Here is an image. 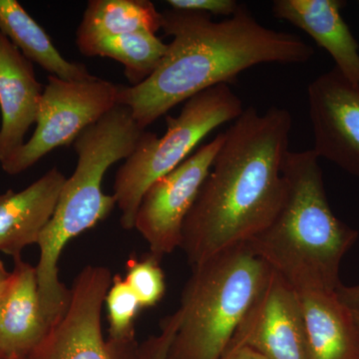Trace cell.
I'll list each match as a JSON object with an SVG mask.
<instances>
[{
  "instance_id": "obj_22",
  "label": "cell",
  "mask_w": 359,
  "mask_h": 359,
  "mask_svg": "<svg viewBox=\"0 0 359 359\" xmlns=\"http://www.w3.org/2000/svg\"><path fill=\"white\" fill-rule=\"evenodd\" d=\"M180 321L181 313L179 309L171 316H166L161 323L160 334L152 335L139 344L136 359H168Z\"/></svg>"
},
{
  "instance_id": "obj_19",
  "label": "cell",
  "mask_w": 359,
  "mask_h": 359,
  "mask_svg": "<svg viewBox=\"0 0 359 359\" xmlns=\"http://www.w3.org/2000/svg\"><path fill=\"white\" fill-rule=\"evenodd\" d=\"M167 47L155 33L141 32L94 40L78 49L83 55L101 56L121 63L131 86H137L159 67Z\"/></svg>"
},
{
  "instance_id": "obj_2",
  "label": "cell",
  "mask_w": 359,
  "mask_h": 359,
  "mask_svg": "<svg viewBox=\"0 0 359 359\" xmlns=\"http://www.w3.org/2000/svg\"><path fill=\"white\" fill-rule=\"evenodd\" d=\"M161 29L172 37L159 67L137 86H121L119 103L145 129L180 103L263 63L302 65L314 49L294 33L262 25L244 4L233 16L214 21L209 14L170 9Z\"/></svg>"
},
{
  "instance_id": "obj_3",
  "label": "cell",
  "mask_w": 359,
  "mask_h": 359,
  "mask_svg": "<svg viewBox=\"0 0 359 359\" xmlns=\"http://www.w3.org/2000/svg\"><path fill=\"white\" fill-rule=\"evenodd\" d=\"M283 176L285 193L280 209L247 244L295 290H337L341 285L340 264L358 231L332 212L313 149L290 151Z\"/></svg>"
},
{
  "instance_id": "obj_5",
  "label": "cell",
  "mask_w": 359,
  "mask_h": 359,
  "mask_svg": "<svg viewBox=\"0 0 359 359\" xmlns=\"http://www.w3.org/2000/svg\"><path fill=\"white\" fill-rule=\"evenodd\" d=\"M271 271L248 244L193 266L168 359L221 358Z\"/></svg>"
},
{
  "instance_id": "obj_14",
  "label": "cell",
  "mask_w": 359,
  "mask_h": 359,
  "mask_svg": "<svg viewBox=\"0 0 359 359\" xmlns=\"http://www.w3.org/2000/svg\"><path fill=\"white\" fill-rule=\"evenodd\" d=\"M66 176L53 167L20 192L0 194V252L21 259L51 221Z\"/></svg>"
},
{
  "instance_id": "obj_7",
  "label": "cell",
  "mask_w": 359,
  "mask_h": 359,
  "mask_svg": "<svg viewBox=\"0 0 359 359\" xmlns=\"http://www.w3.org/2000/svg\"><path fill=\"white\" fill-rule=\"evenodd\" d=\"M122 85L92 75L79 81L49 76L32 138L1 164L8 175L34 166L44 156L74 143L78 136L119 105Z\"/></svg>"
},
{
  "instance_id": "obj_24",
  "label": "cell",
  "mask_w": 359,
  "mask_h": 359,
  "mask_svg": "<svg viewBox=\"0 0 359 359\" xmlns=\"http://www.w3.org/2000/svg\"><path fill=\"white\" fill-rule=\"evenodd\" d=\"M219 359H269L247 346L231 344Z\"/></svg>"
},
{
  "instance_id": "obj_8",
  "label": "cell",
  "mask_w": 359,
  "mask_h": 359,
  "mask_svg": "<svg viewBox=\"0 0 359 359\" xmlns=\"http://www.w3.org/2000/svg\"><path fill=\"white\" fill-rule=\"evenodd\" d=\"M113 276L103 266H85L69 290L67 308L49 327L32 359H136V339H104L102 311Z\"/></svg>"
},
{
  "instance_id": "obj_26",
  "label": "cell",
  "mask_w": 359,
  "mask_h": 359,
  "mask_svg": "<svg viewBox=\"0 0 359 359\" xmlns=\"http://www.w3.org/2000/svg\"><path fill=\"white\" fill-rule=\"evenodd\" d=\"M9 273L11 271H7L6 269V266H4V264L0 261V292L4 289V285H6L7 278H8Z\"/></svg>"
},
{
  "instance_id": "obj_21",
  "label": "cell",
  "mask_w": 359,
  "mask_h": 359,
  "mask_svg": "<svg viewBox=\"0 0 359 359\" xmlns=\"http://www.w3.org/2000/svg\"><path fill=\"white\" fill-rule=\"evenodd\" d=\"M124 280L136 294L142 309L153 308L166 292V280L160 261L151 255L143 259L130 257Z\"/></svg>"
},
{
  "instance_id": "obj_29",
  "label": "cell",
  "mask_w": 359,
  "mask_h": 359,
  "mask_svg": "<svg viewBox=\"0 0 359 359\" xmlns=\"http://www.w3.org/2000/svg\"><path fill=\"white\" fill-rule=\"evenodd\" d=\"M23 359H32V358H23Z\"/></svg>"
},
{
  "instance_id": "obj_28",
  "label": "cell",
  "mask_w": 359,
  "mask_h": 359,
  "mask_svg": "<svg viewBox=\"0 0 359 359\" xmlns=\"http://www.w3.org/2000/svg\"><path fill=\"white\" fill-rule=\"evenodd\" d=\"M0 359H8L6 358V355H4V353H1V351H0Z\"/></svg>"
},
{
  "instance_id": "obj_17",
  "label": "cell",
  "mask_w": 359,
  "mask_h": 359,
  "mask_svg": "<svg viewBox=\"0 0 359 359\" xmlns=\"http://www.w3.org/2000/svg\"><path fill=\"white\" fill-rule=\"evenodd\" d=\"M0 33L30 62L37 63L51 76L79 81L92 76L86 66L67 60L43 28L18 0H0Z\"/></svg>"
},
{
  "instance_id": "obj_9",
  "label": "cell",
  "mask_w": 359,
  "mask_h": 359,
  "mask_svg": "<svg viewBox=\"0 0 359 359\" xmlns=\"http://www.w3.org/2000/svg\"><path fill=\"white\" fill-rule=\"evenodd\" d=\"M224 142V133L157 180L144 194L134 229L147 242L150 255L160 259L180 248L184 222L197 199Z\"/></svg>"
},
{
  "instance_id": "obj_27",
  "label": "cell",
  "mask_w": 359,
  "mask_h": 359,
  "mask_svg": "<svg viewBox=\"0 0 359 359\" xmlns=\"http://www.w3.org/2000/svg\"><path fill=\"white\" fill-rule=\"evenodd\" d=\"M351 311H353L354 318H355L356 323H358L359 327V309H351Z\"/></svg>"
},
{
  "instance_id": "obj_6",
  "label": "cell",
  "mask_w": 359,
  "mask_h": 359,
  "mask_svg": "<svg viewBox=\"0 0 359 359\" xmlns=\"http://www.w3.org/2000/svg\"><path fill=\"white\" fill-rule=\"evenodd\" d=\"M243 111L242 100L230 85H218L188 99L177 117L167 116L163 136L144 132L115 176L113 195L123 228L134 229L137 210L149 187L182 164L205 136L235 121Z\"/></svg>"
},
{
  "instance_id": "obj_13",
  "label": "cell",
  "mask_w": 359,
  "mask_h": 359,
  "mask_svg": "<svg viewBox=\"0 0 359 359\" xmlns=\"http://www.w3.org/2000/svg\"><path fill=\"white\" fill-rule=\"evenodd\" d=\"M42 93L32 62L0 33V165L25 143L36 123Z\"/></svg>"
},
{
  "instance_id": "obj_11",
  "label": "cell",
  "mask_w": 359,
  "mask_h": 359,
  "mask_svg": "<svg viewBox=\"0 0 359 359\" xmlns=\"http://www.w3.org/2000/svg\"><path fill=\"white\" fill-rule=\"evenodd\" d=\"M313 152L359 178V87L337 68L308 87Z\"/></svg>"
},
{
  "instance_id": "obj_1",
  "label": "cell",
  "mask_w": 359,
  "mask_h": 359,
  "mask_svg": "<svg viewBox=\"0 0 359 359\" xmlns=\"http://www.w3.org/2000/svg\"><path fill=\"white\" fill-rule=\"evenodd\" d=\"M290 111L245 108L224 142L192 209L180 248L191 266L247 244L266 228L285 197L283 165L290 152Z\"/></svg>"
},
{
  "instance_id": "obj_20",
  "label": "cell",
  "mask_w": 359,
  "mask_h": 359,
  "mask_svg": "<svg viewBox=\"0 0 359 359\" xmlns=\"http://www.w3.org/2000/svg\"><path fill=\"white\" fill-rule=\"evenodd\" d=\"M105 304L109 323V339H136L135 321L142 306L136 294L121 276H113L112 285L106 295Z\"/></svg>"
},
{
  "instance_id": "obj_23",
  "label": "cell",
  "mask_w": 359,
  "mask_h": 359,
  "mask_svg": "<svg viewBox=\"0 0 359 359\" xmlns=\"http://www.w3.org/2000/svg\"><path fill=\"white\" fill-rule=\"evenodd\" d=\"M167 4L176 11H193L226 18L233 16L241 6L236 0H168Z\"/></svg>"
},
{
  "instance_id": "obj_16",
  "label": "cell",
  "mask_w": 359,
  "mask_h": 359,
  "mask_svg": "<svg viewBox=\"0 0 359 359\" xmlns=\"http://www.w3.org/2000/svg\"><path fill=\"white\" fill-rule=\"evenodd\" d=\"M309 359H359V327L337 290H297Z\"/></svg>"
},
{
  "instance_id": "obj_12",
  "label": "cell",
  "mask_w": 359,
  "mask_h": 359,
  "mask_svg": "<svg viewBox=\"0 0 359 359\" xmlns=\"http://www.w3.org/2000/svg\"><path fill=\"white\" fill-rule=\"evenodd\" d=\"M49 325L42 309L36 269L14 259L0 292V351L8 359L30 358Z\"/></svg>"
},
{
  "instance_id": "obj_18",
  "label": "cell",
  "mask_w": 359,
  "mask_h": 359,
  "mask_svg": "<svg viewBox=\"0 0 359 359\" xmlns=\"http://www.w3.org/2000/svg\"><path fill=\"white\" fill-rule=\"evenodd\" d=\"M162 28V13L148 0H90L77 30V47L106 37Z\"/></svg>"
},
{
  "instance_id": "obj_30",
  "label": "cell",
  "mask_w": 359,
  "mask_h": 359,
  "mask_svg": "<svg viewBox=\"0 0 359 359\" xmlns=\"http://www.w3.org/2000/svg\"><path fill=\"white\" fill-rule=\"evenodd\" d=\"M358 6H359V1H358Z\"/></svg>"
},
{
  "instance_id": "obj_25",
  "label": "cell",
  "mask_w": 359,
  "mask_h": 359,
  "mask_svg": "<svg viewBox=\"0 0 359 359\" xmlns=\"http://www.w3.org/2000/svg\"><path fill=\"white\" fill-rule=\"evenodd\" d=\"M337 295L344 304L351 309H359V285H340L337 290Z\"/></svg>"
},
{
  "instance_id": "obj_4",
  "label": "cell",
  "mask_w": 359,
  "mask_h": 359,
  "mask_svg": "<svg viewBox=\"0 0 359 359\" xmlns=\"http://www.w3.org/2000/svg\"><path fill=\"white\" fill-rule=\"evenodd\" d=\"M146 130L127 106H116L74 141L77 164L66 179L51 221L42 233L36 269L42 309L53 320L65 311L69 290L59 280L58 263L71 240L109 217L117 203L104 193V177L113 165L128 159Z\"/></svg>"
},
{
  "instance_id": "obj_15",
  "label": "cell",
  "mask_w": 359,
  "mask_h": 359,
  "mask_svg": "<svg viewBox=\"0 0 359 359\" xmlns=\"http://www.w3.org/2000/svg\"><path fill=\"white\" fill-rule=\"evenodd\" d=\"M341 0H276L273 14L309 34L330 53L335 68L359 87V45L340 13Z\"/></svg>"
},
{
  "instance_id": "obj_10",
  "label": "cell",
  "mask_w": 359,
  "mask_h": 359,
  "mask_svg": "<svg viewBox=\"0 0 359 359\" xmlns=\"http://www.w3.org/2000/svg\"><path fill=\"white\" fill-rule=\"evenodd\" d=\"M231 344L249 346L269 359H309L299 294L273 269Z\"/></svg>"
}]
</instances>
